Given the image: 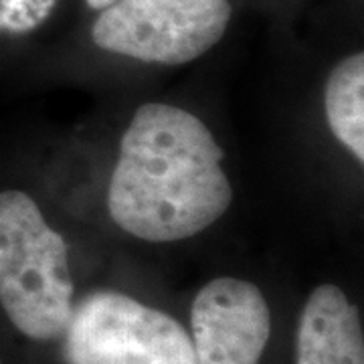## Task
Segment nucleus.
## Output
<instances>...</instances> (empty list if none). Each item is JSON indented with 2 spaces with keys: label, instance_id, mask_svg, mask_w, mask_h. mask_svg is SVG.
<instances>
[{
  "label": "nucleus",
  "instance_id": "1",
  "mask_svg": "<svg viewBox=\"0 0 364 364\" xmlns=\"http://www.w3.org/2000/svg\"><path fill=\"white\" fill-rule=\"evenodd\" d=\"M225 152L188 109L144 104L122 134L107 210L124 233L174 243L203 233L233 203Z\"/></svg>",
  "mask_w": 364,
  "mask_h": 364
},
{
  "label": "nucleus",
  "instance_id": "2",
  "mask_svg": "<svg viewBox=\"0 0 364 364\" xmlns=\"http://www.w3.org/2000/svg\"><path fill=\"white\" fill-rule=\"evenodd\" d=\"M69 247L23 191L0 193V306L33 340L61 338L73 314Z\"/></svg>",
  "mask_w": 364,
  "mask_h": 364
},
{
  "label": "nucleus",
  "instance_id": "3",
  "mask_svg": "<svg viewBox=\"0 0 364 364\" xmlns=\"http://www.w3.org/2000/svg\"><path fill=\"white\" fill-rule=\"evenodd\" d=\"M63 358L67 364H196L181 322L116 289H95L73 306Z\"/></svg>",
  "mask_w": 364,
  "mask_h": 364
},
{
  "label": "nucleus",
  "instance_id": "4",
  "mask_svg": "<svg viewBox=\"0 0 364 364\" xmlns=\"http://www.w3.org/2000/svg\"><path fill=\"white\" fill-rule=\"evenodd\" d=\"M231 13L229 0H116L95 18L91 39L142 63L184 65L223 39Z\"/></svg>",
  "mask_w": 364,
  "mask_h": 364
},
{
  "label": "nucleus",
  "instance_id": "5",
  "mask_svg": "<svg viewBox=\"0 0 364 364\" xmlns=\"http://www.w3.org/2000/svg\"><path fill=\"white\" fill-rule=\"evenodd\" d=\"M191 328L196 364H259L272 336V310L255 284L217 277L193 299Z\"/></svg>",
  "mask_w": 364,
  "mask_h": 364
},
{
  "label": "nucleus",
  "instance_id": "6",
  "mask_svg": "<svg viewBox=\"0 0 364 364\" xmlns=\"http://www.w3.org/2000/svg\"><path fill=\"white\" fill-rule=\"evenodd\" d=\"M296 364H364L358 308L334 284L308 296L296 332Z\"/></svg>",
  "mask_w": 364,
  "mask_h": 364
},
{
  "label": "nucleus",
  "instance_id": "7",
  "mask_svg": "<svg viewBox=\"0 0 364 364\" xmlns=\"http://www.w3.org/2000/svg\"><path fill=\"white\" fill-rule=\"evenodd\" d=\"M328 128L358 164L364 162V55L352 53L328 75L324 91Z\"/></svg>",
  "mask_w": 364,
  "mask_h": 364
},
{
  "label": "nucleus",
  "instance_id": "8",
  "mask_svg": "<svg viewBox=\"0 0 364 364\" xmlns=\"http://www.w3.org/2000/svg\"><path fill=\"white\" fill-rule=\"evenodd\" d=\"M59 0H0V35H28L49 21Z\"/></svg>",
  "mask_w": 364,
  "mask_h": 364
},
{
  "label": "nucleus",
  "instance_id": "9",
  "mask_svg": "<svg viewBox=\"0 0 364 364\" xmlns=\"http://www.w3.org/2000/svg\"><path fill=\"white\" fill-rule=\"evenodd\" d=\"M85 2H87V6L93 9V11H104L109 4H114L116 0H85Z\"/></svg>",
  "mask_w": 364,
  "mask_h": 364
}]
</instances>
